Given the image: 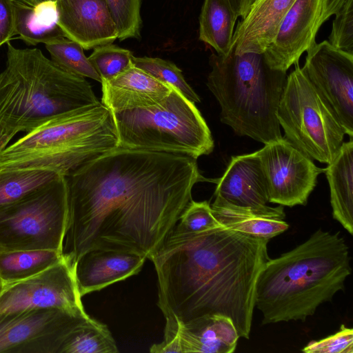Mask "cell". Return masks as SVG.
<instances>
[{
  "mask_svg": "<svg viewBox=\"0 0 353 353\" xmlns=\"http://www.w3.org/2000/svg\"><path fill=\"white\" fill-rule=\"evenodd\" d=\"M68 216L62 254L74 266L94 249L149 259L205 181L196 159L174 153L118 147L65 176Z\"/></svg>",
  "mask_w": 353,
  "mask_h": 353,
  "instance_id": "1",
  "label": "cell"
},
{
  "mask_svg": "<svg viewBox=\"0 0 353 353\" xmlns=\"http://www.w3.org/2000/svg\"><path fill=\"white\" fill-rule=\"evenodd\" d=\"M268 241L221 223L198 232L172 229L148 259L156 270L157 305L165 320L186 323L223 315L239 337L248 339L256 281L270 259Z\"/></svg>",
  "mask_w": 353,
  "mask_h": 353,
  "instance_id": "2",
  "label": "cell"
},
{
  "mask_svg": "<svg viewBox=\"0 0 353 353\" xmlns=\"http://www.w3.org/2000/svg\"><path fill=\"white\" fill-rule=\"evenodd\" d=\"M349 247L339 232L319 228L305 241L275 259L260 272L255 306L262 325L301 321L345 288L351 274Z\"/></svg>",
  "mask_w": 353,
  "mask_h": 353,
  "instance_id": "3",
  "label": "cell"
},
{
  "mask_svg": "<svg viewBox=\"0 0 353 353\" xmlns=\"http://www.w3.org/2000/svg\"><path fill=\"white\" fill-rule=\"evenodd\" d=\"M99 102L85 78L62 70L40 49L8 42L0 73V152L19 132Z\"/></svg>",
  "mask_w": 353,
  "mask_h": 353,
  "instance_id": "4",
  "label": "cell"
},
{
  "mask_svg": "<svg viewBox=\"0 0 353 353\" xmlns=\"http://www.w3.org/2000/svg\"><path fill=\"white\" fill-rule=\"evenodd\" d=\"M207 85L221 107L222 123L239 136L266 144L281 138L276 112L286 72L273 70L263 53H212Z\"/></svg>",
  "mask_w": 353,
  "mask_h": 353,
  "instance_id": "5",
  "label": "cell"
},
{
  "mask_svg": "<svg viewBox=\"0 0 353 353\" xmlns=\"http://www.w3.org/2000/svg\"><path fill=\"white\" fill-rule=\"evenodd\" d=\"M119 147L112 112L101 102L53 119L0 152V168H37L67 176Z\"/></svg>",
  "mask_w": 353,
  "mask_h": 353,
  "instance_id": "6",
  "label": "cell"
},
{
  "mask_svg": "<svg viewBox=\"0 0 353 353\" xmlns=\"http://www.w3.org/2000/svg\"><path fill=\"white\" fill-rule=\"evenodd\" d=\"M113 117L119 147L196 159L214 149L211 132L194 103L172 88L156 105L114 112Z\"/></svg>",
  "mask_w": 353,
  "mask_h": 353,
  "instance_id": "7",
  "label": "cell"
},
{
  "mask_svg": "<svg viewBox=\"0 0 353 353\" xmlns=\"http://www.w3.org/2000/svg\"><path fill=\"white\" fill-rule=\"evenodd\" d=\"M103 328L84 309H32L0 318V353H88Z\"/></svg>",
  "mask_w": 353,
  "mask_h": 353,
  "instance_id": "8",
  "label": "cell"
},
{
  "mask_svg": "<svg viewBox=\"0 0 353 353\" xmlns=\"http://www.w3.org/2000/svg\"><path fill=\"white\" fill-rule=\"evenodd\" d=\"M286 78L276 117L285 138L312 159L329 164L345 134L299 63Z\"/></svg>",
  "mask_w": 353,
  "mask_h": 353,
  "instance_id": "9",
  "label": "cell"
},
{
  "mask_svg": "<svg viewBox=\"0 0 353 353\" xmlns=\"http://www.w3.org/2000/svg\"><path fill=\"white\" fill-rule=\"evenodd\" d=\"M67 216L66 179L59 175L22 198L0 205V251L62 252Z\"/></svg>",
  "mask_w": 353,
  "mask_h": 353,
  "instance_id": "10",
  "label": "cell"
},
{
  "mask_svg": "<svg viewBox=\"0 0 353 353\" xmlns=\"http://www.w3.org/2000/svg\"><path fill=\"white\" fill-rule=\"evenodd\" d=\"M256 151L268 202L283 206L305 205L324 169L285 137Z\"/></svg>",
  "mask_w": 353,
  "mask_h": 353,
  "instance_id": "11",
  "label": "cell"
},
{
  "mask_svg": "<svg viewBox=\"0 0 353 353\" xmlns=\"http://www.w3.org/2000/svg\"><path fill=\"white\" fill-rule=\"evenodd\" d=\"M46 307L84 309L74 267L65 259L32 277L3 285L0 291V318Z\"/></svg>",
  "mask_w": 353,
  "mask_h": 353,
  "instance_id": "12",
  "label": "cell"
},
{
  "mask_svg": "<svg viewBox=\"0 0 353 353\" xmlns=\"http://www.w3.org/2000/svg\"><path fill=\"white\" fill-rule=\"evenodd\" d=\"M346 0H296L276 37L263 53L268 65L286 72L316 42L322 25L336 14Z\"/></svg>",
  "mask_w": 353,
  "mask_h": 353,
  "instance_id": "13",
  "label": "cell"
},
{
  "mask_svg": "<svg viewBox=\"0 0 353 353\" xmlns=\"http://www.w3.org/2000/svg\"><path fill=\"white\" fill-rule=\"evenodd\" d=\"M302 70L330 107L345 134L353 137V54L327 40L307 52Z\"/></svg>",
  "mask_w": 353,
  "mask_h": 353,
  "instance_id": "14",
  "label": "cell"
},
{
  "mask_svg": "<svg viewBox=\"0 0 353 353\" xmlns=\"http://www.w3.org/2000/svg\"><path fill=\"white\" fill-rule=\"evenodd\" d=\"M239 336L232 321L219 315L205 316L186 323L165 320L164 339L152 345V353H232Z\"/></svg>",
  "mask_w": 353,
  "mask_h": 353,
  "instance_id": "15",
  "label": "cell"
},
{
  "mask_svg": "<svg viewBox=\"0 0 353 353\" xmlns=\"http://www.w3.org/2000/svg\"><path fill=\"white\" fill-rule=\"evenodd\" d=\"M216 184L214 203L248 209L281 220L285 218L283 205L267 204L268 194L256 152L232 157Z\"/></svg>",
  "mask_w": 353,
  "mask_h": 353,
  "instance_id": "16",
  "label": "cell"
},
{
  "mask_svg": "<svg viewBox=\"0 0 353 353\" xmlns=\"http://www.w3.org/2000/svg\"><path fill=\"white\" fill-rule=\"evenodd\" d=\"M58 25L64 36L84 50L112 43L118 39L106 0H56Z\"/></svg>",
  "mask_w": 353,
  "mask_h": 353,
  "instance_id": "17",
  "label": "cell"
},
{
  "mask_svg": "<svg viewBox=\"0 0 353 353\" xmlns=\"http://www.w3.org/2000/svg\"><path fill=\"white\" fill-rule=\"evenodd\" d=\"M147 257L131 252L94 249L82 254L74 265L79 294L100 290L138 274Z\"/></svg>",
  "mask_w": 353,
  "mask_h": 353,
  "instance_id": "18",
  "label": "cell"
},
{
  "mask_svg": "<svg viewBox=\"0 0 353 353\" xmlns=\"http://www.w3.org/2000/svg\"><path fill=\"white\" fill-rule=\"evenodd\" d=\"M296 0H256L237 23L232 48L236 54L263 53L273 42Z\"/></svg>",
  "mask_w": 353,
  "mask_h": 353,
  "instance_id": "19",
  "label": "cell"
},
{
  "mask_svg": "<svg viewBox=\"0 0 353 353\" xmlns=\"http://www.w3.org/2000/svg\"><path fill=\"white\" fill-rule=\"evenodd\" d=\"M101 83V102L113 113L156 105L172 90L171 87L134 65L116 77Z\"/></svg>",
  "mask_w": 353,
  "mask_h": 353,
  "instance_id": "20",
  "label": "cell"
},
{
  "mask_svg": "<svg viewBox=\"0 0 353 353\" xmlns=\"http://www.w3.org/2000/svg\"><path fill=\"white\" fill-rule=\"evenodd\" d=\"M330 192L332 216L353 234V141L343 142L324 169Z\"/></svg>",
  "mask_w": 353,
  "mask_h": 353,
  "instance_id": "21",
  "label": "cell"
},
{
  "mask_svg": "<svg viewBox=\"0 0 353 353\" xmlns=\"http://www.w3.org/2000/svg\"><path fill=\"white\" fill-rule=\"evenodd\" d=\"M15 34L26 44H46L65 37L58 25L56 0L43 1L32 6L14 1Z\"/></svg>",
  "mask_w": 353,
  "mask_h": 353,
  "instance_id": "22",
  "label": "cell"
},
{
  "mask_svg": "<svg viewBox=\"0 0 353 353\" xmlns=\"http://www.w3.org/2000/svg\"><path fill=\"white\" fill-rule=\"evenodd\" d=\"M229 0H204L199 15L200 41L220 56L232 50V38L238 18Z\"/></svg>",
  "mask_w": 353,
  "mask_h": 353,
  "instance_id": "23",
  "label": "cell"
},
{
  "mask_svg": "<svg viewBox=\"0 0 353 353\" xmlns=\"http://www.w3.org/2000/svg\"><path fill=\"white\" fill-rule=\"evenodd\" d=\"M63 259L62 252L55 250L0 251V281L5 285L28 279Z\"/></svg>",
  "mask_w": 353,
  "mask_h": 353,
  "instance_id": "24",
  "label": "cell"
},
{
  "mask_svg": "<svg viewBox=\"0 0 353 353\" xmlns=\"http://www.w3.org/2000/svg\"><path fill=\"white\" fill-rule=\"evenodd\" d=\"M211 208L215 218L223 225L258 238L270 239L289 227L283 220L248 209L214 203Z\"/></svg>",
  "mask_w": 353,
  "mask_h": 353,
  "instance_id": "25",
  "label": "cell"
},
{
  "mask_svg": "<svg viewBox=\"0 0 353 353\" xmlns=\"http://www.w3.org/2000/svg\"><path fill=\"white\" fill-rule=\"evenodd\" d=\"M61 175L37 168H0V205L15 201Z\"/></svg>",
  "mask_w": 353,
  "mask_h": 353,
  "instance_id": "26",
  "label": "cell"
},
{
  "mask_svg": "<svg viewBox=\"0 0 353 353\" xmlns=\"http://www.w3.org/2000/svg\"><path fill=\"white\" fill-rule=\"evenodd\" d=\"M51 60L62 70L84 78H90L101 83V79L83 48L78 43L66 37H61L45 44Z\"/></svg>",
  "mask_w": 353,
  "mask_h": 353,
  "instance_id": "27",
  "label": "cell"
},
{
  "mask_svg": "<svg viewBox=\"0 0 353 353\" xmlns=\"http://www.w3.org/2000/svg\"><path fill=\"white\" fill-rule=\"evenodd\" d=\"M135 67L143 70L162 83L176 89L193 103L200 98L186 82L182 71L173 63L157 57H133Z\"/></svg>",
  "mask_w": 353,
  "mask_h": 353,
  "instance_id": "28",
  "label": "cell"
},
{
  "mask_svg": "<svg viewBox=\"0 0 353 353\" xmlns=\"http://www.w3.org/2000/svg\"><path fill=\"white\" fill-rule=\"evenodd\" d=\"M133 57L130 50L110 43L95 47L88 59L102 82L116 77L134 65Z\"/></svg>",
  "mask_w": 353,
  "mask_h": 353,
  "instance_id": "29",
  "label": "cell"
},
{
  "mask_svg": "<svg viewBox=\"0 0 353 353\" xmlns=\"http://www.w3.org/2000/svg\"><path fill=\"white\" fill-rule=\"evenodd\" d=\"M117 28L118 39L123 41L140 37L141 0H106Z\"/></svg>",
  "mask_w": 353,
  "mask_h": 353,
  "instance_id": "30",
  "label": "cell"
},
{
  "mask_svg": "<svg viewBox=\"0 0 353 353\" xmlns=\"http://www.w3.org/2000/svg\"><path fill=\"white\" fill-rule=\"evenodd\" d=\"M220 224L208 201L197 202L192 199L182 212L173 229L184 233L198 232Z\"/></svg>",
  "mask_w": 353,
  "mask_h": 353,
  "instance_id": "31",
  "label": "cell"
},
{
  "mask_svg": "<svg viewBox=\"0 0 353 353\" xmlns=\"http://www.w3.org/2000/svg\"><path fill=\"white\" fill-rule=\"evenodd\" d=\"M327 41L334 48L353 54V0H346L335 14Z\"/></svg>",
  "mask_w": 353,
  "mask_h": 353,
  "instance_id": "32",
  "label": "cell"
},
{
  "mask_svg": "<svg viewBox=\"0 0 353 353\" xmlns=\"http://www.w3.org/2000/svg\"><path fill=\"white\" fill-rule=\"evenodd\" d=\"M301 350L305 353H353V330L342 324L334 334L311 341Z\"/></svg>",
  "mask_w": 353,
  "mask_h": 353,
  "instance_id": "33",
  "label": "cell"
},
{
  "mask_svg": "<svg viewBox=\"0 0 353 353\" xmlns=\"http://www.w3.org/2000/svg\"><path fill=\"white\" fill-rule=\"evenodd\" d=\"M15 35L14 0H0V47Z\"/></svg>",
  "mask_w": 353,
  "mask_h": 353,
  "instance_id": "34",
  "label": "cell"
},
{
  "mask_svg": "<svg viewBox=\"0 0 353 353\" xmlns=\"http://www.w3.org/2000/svg\"><path fill=\"white\" fill-rule=\"evenodd\" d=\"M256 1V0H241V7L239 17L241 18L245 17L250 8Z\"/></svg>",
  "mask_w": 353,
  "mask_h": 353,
  "instance_id": "35",
  "label": "cell"
},
{
  "mask_svg": "<svg viewBox=\"0 0 353 353\" xmlns=\"http://www.w3.org/2000/svg\"><path fill=\"white\" fill-rule=\"evenodd\" d=\"M232 4V8L234 11L236 12L238 17L240 15L241 7V0H229Z\"/></svg>",
  "mask_w": 353,
  "mask_h": 353,
  "instance_id": "36",
  "label": "cell"
},
{
  "mask_svg": "<svg viewBox=\"0 0 353 353\" xmlns=\"http://www.w3.org/2000/svg\"><path fill=\"white\" fill-rule=\"evenodd\" d=\"M14 1H19V2H21V3L32 6H34L40 2L43 1H47V0H14Z\"/></svg>",
  "mask_w": 353,
  "mask_h": 353,
  "instance_id": "37",
  "label": "cell"
},
{
  "mask_svg": "<svg viewBox=\"0 0 353 353\" xmlns=\"http://www.w3.org/2000/svg\"><path fill=\"white\" fill-rule=\"evenodd\" d=\"M2 286H3V284H2L1 281H0V291H1V288H2Z\"/></svg>",
  "mask_w": 353,
  "mask_h": 353,
  "instance_id": "38",
  "label": "cell"
}]
</instances>
